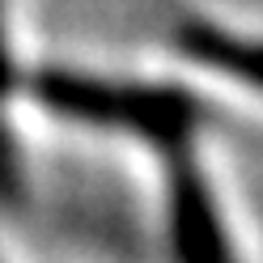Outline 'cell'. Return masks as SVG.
I'll return each mask as SVG.
<instances>
[{
    "label": "cell",
    "instance_id": "cell-3",
    "mask_svg": "<svg viewBox=\"0 0 263 263\" xmlns=\"http://www.w3.org/2000/svg\"><path fill=\"white\" fill-rule=\"evenodd\" d=\"M9 85V60H5V43H0V93Z\"/></svg>",
    "mask_w": 263,
    "mask_h": 263
},
{
    "label": "cell",
    "instance_id": "cell-1",
    "mask_svg": "<svg viewBox=\"0 0 263 263\" xmlns=\"http://www.w3.org/2000/svg\"><path fill=\"white\" fill-rule=\"evenodd\" d=\"M170 161V229H174V251L183 263H234L212 208V195L200 178V161L191 166V140L166 149Z\"/></svg>",
    "mask_w": 263,
    "mask_h": 263
},
{
    "label": "cell",
    "instance_id": "cell-2",
    "mask_svg": "<svg viewBox=\"0 0 263 263\" xmlns=\"http://www.w3.org/2000/svg\"><path fill=\"white\" fill-rule=\"evenodd\" d=\"M174 43L200 68L234 81L251 93H263V39L238 34V30H225V26H208V22H183Z\"/></svg>",
    "mask_w": 263,
    "mask_h": 263
}]
</instances>
